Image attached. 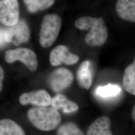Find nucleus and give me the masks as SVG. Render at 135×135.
I'll use <instances>...</instances> for the list:
<instances>
[{
  "instance_id": "6",
  "label": "nucleus",
  "mask_w": 135,
  "mask_h": 135,
  "mask_svg": "<svg viewBox=\"0 0 135 135\" xmlns=\"http://www.w3.org/2000/svg\"><path fill=\"white\" fill-rule=\"evenodd\" d=\"M4 31L7 43H12L16 46L28 42L30 37V30L24 20H19L17 24L7 27Z\"/></svg>"
},
{
  "instance_id": "20",
  "label": "nucleus",
  "mask_w": 135,
  "mask_h": 135,
  "mask_svg": "<svg viewBox=\"0 0 135 135\" xmlns=\"http://www.w3.org/2000/svg\"><path fill=\"white\" fill-rule=\"evenodd\" d=\"M5 77V74L3 69L0 66V93L3 90V82Z\"/></svg>"
},
{
  "instance_id": "2",
  "label": "nucleus",
  "mask_w": 135,
  "mask_h": 135,
  "mask_svg": "<svg viewBox=\"0 0 135 135\" xmlns=\"http://www.w3.org/2000/svg\"><path fill=\"white\" fill-rule=\"evenodd\" d=\"M30 123L37 129L43 131H51L60 125L62 117L58 111L48 107H36L27 112Z\"/></svg>"
},
{
  "instance_id": "10",
  "label": "nucleus",
  "mask_w": 135,
  "mask_h": 135,
  "mask_svg": "<svg viewBox=\"0 0 135 135\" xmlns=\"http://www.w3.org/2000/svg\"><path fill=\"white\" fill-rule=\"evenodd\" d=\"M93 69L90 61L83 62L78 68L76 78L80 87L88 90L92 86L93 80Z\"/></svg>"
},
{
  "instance_id": "21",
  "label": "nucleus",
  "mask_w": 135,
  "mask_h": 135,
  "mask_svg": "<svg viewBox=\"0 0 135 135\" xmlns=\"http://www.w3.org/2000/svg\"><path fill=\"white\" fill-rule=\"evenodd\" d=\"M132 118L134 120L135 122V106L133 107L132 112Z\"/></svg>"
},
{
  "instance_id": "11",
  "label": "nucleus",
  "mask_w": 135,
  "mask_h": 135,
  "mask_svg": "<svg viewBox=\"0 0 135 135\" xmlns=\"http://www.w3.org/2000/svg\"><path fill=\"white\" fill-rule=\"evenodd\" d=\"M111 122L108 116H102L94 121L87 131V135H113Z\"/></svg>"
},
{
  "instance_id": "5",
  "label": "nucleus",
  "mask_w": 135,
  "mask_h": 135,
  "mask_svg": "<svg viewBox=\"0 0 135 135\" xmlns=\"http://www.w3.org/2000/svg\"><path fill=\"white\" fill-rule=\"evenodd\" d=\"M72 72L65 68H60L51 73L47 82L54 92H62L70 87L74 81Z\"/></svg>"
},
{
  "instance_id": "4",
  "label": "nucleus",
  "mask_w": 135,
  "mask_h": 135,
  "mask_svg": "<svg viewBox=\"0 0 135 135\" xmlns=\"http://www.w3.org/2000/svg\"><path fill=\"white\" fill-rule=\"evenodd\" d=\"M5 60L9 64L20 61L24 64L31 72H34L38 68V60L36 54L32 50L26 48L9 50L5 53Z\"/></svg>"
},
{
  "instance_id": "12",
  "label": "nucleus",
  "mask_w": 135,
  "mask_h": 135,
  "mask_svg": "<svg viewBox=\"0 0 135 135\" xmlns=\"http://www.w3.org/2000/svg\"><path fill=\"white\" fill-rule=\"evenodd\" d=\"M116 10L121 19L135 23V0H118Z\"/></svg>"
},
{
  "instance_id": "7",
  "label": "nucleus",
  "mask_w": 135,
  "mask_h": 135,
  "mask_svg": "<svg viewBox=\"0 0 135 135\" xmlns=\"http://www.w3.org/2000/svg\"><path fill=\"white\" fill-rule=\"evenodd\" d=\"M18 0H0V22L7 27L17 24L19 20Z\"/></svg>"
},
{
  "instance_id": "17",
  "label": "nucleus",
  "mask_w": 135,
  "mask_h": 135,
  "mask_svg": "<svg viewBox=\"0 0 135 135\" xmlns=\"http://www.w3.org/2000/svg\"><path fill=\"white\" fill-rule=\"evenodd\" d=\"M121 92V88L117 85L108 84L104 86H100L97 88L96 93L103 98H109L118 95Z\"/></svg>"
},
{
  "instance_id": "13",
  "label": "nucleus",
  "mask_w": 135,
  "mask_h": 135,
  "mask_svg": "<svg viewBox=\"0 0 135 135\" xmlns=\"http://www.w3.org/2000/svg\"><path fill=\"white\" fill-rule=\"evenodd\" d=\"M51 105L55 110H61L64 113L70 114L79 110L77 103L69 100L62 94H57L52 99Z\"/></svg>"
},
{
  "instance_id": "15",
  "label": "nucleus",
  "mask_w": 135,
  "mask_h": 135,
  "mask_svg": "<svg viewBox=\"0 0 135 135\" xmlns=\"http://www.w3.org/2000/svg\"><path fill=\"white\" fill-rule=\"evenodd\" d=\"M0 135H26L23 128L9 119L0 120Z\"/></svg>"
},
{
  "instance_id": "9",
  "label": "nucleus",
  "mask_w": 135,
  "mask_h": 135,
  "mask_svg": "<svg viewBox=\"0 0 135 135\" xmlns=\"http://www.w3.org/2000/svg\"><path fill=\"white\" fill-rule=\"evenodd\" d=\"M52 98L45 90H39L22 94L19 102L22 105L31 104L37 107H48L51 104Z\"/></svg>"
},
{
  "instance_id": "16",
  "label": "nucleus",
  "mask_w": 135,
  "mask_h": 135,
  "mask_svg": "<svg viewBox=\"0 0 135 135\" xmlns=\"http://www.w3.org/2000/svg\"><path fill=\"white\" fill-rule=\"evenodd\" d=\"M29 12L34 13L39 10L48 9L55 3V0H24Z\"/></svg>"
},
{
  "instance_id": "8",
  "label": "nucleus",
  "mask_w": 135,
  "mask_h": 135,
  "mask_svg": "<svg viewBox=\"0 0 135 135\" xmlns=\"http://www.w3.org/2000/svg\"><path fill=\"white\" fill-rule=\"evenodd\" d=\"M79 57L72 53L67 47L58 45L54 48L50 55V61L52 66L56 67L65 64L66 65H73L77 63Z\"/></svg>"
},
{
  "instance_id": "19",
  "label": "nucleus",
  "mask_w": 135,
  "mask_h": 135,
  "mask_svg": "<svg viewBox=\"0 0 135 135\" xmlns=\"http://www.w3.org/2000/svg\"><path fill=\"white\" fill-rule=\"evenodd\" d=\"M7 43L5 39L4 29L0 28V49L4 47Z\"/></svg>"
},
{
  "instance_id": "14",
  "label": "nucleus",
  "mask_w": 135,
  "mask_h": 135,
  "mask_svg": "<svg viewBox=\"0 0 135 135\" xmlns=\"http://www.w3.org/2000/svg\"><path fill=\"white\" fill-rule=\"evenodd\" d=\"M123 87L128 93L135 96V58L126 68L123 76Z\"/></svg>"
},
{
  "instance_id": "18",
  "label": "nucleus",
  "mask_w": 135,
  "mask_h": 135,
  "mask_svg": "<svg viewBox=\"0 0 135 135\" xmlns=\"http://www.w3.org/2000/svg\"><path fill=\"white\" fill-rule=\"evenodd\" d=\"M57 135H85L76 124L69 122L60 126L57 131Z\"/></svg>"
},
{
  "instance_id": "3",
  "label": "nucleus",
  "mask_w": 135,
  "mask_h": 135,
  "mask_svg": "<svg viewBox=\"0 0 135 135\" xmlns=\"http://www.w3.org/2000/svg\"><path fill=\"white\" fill-rule=\"evenodd\" d=\"M62 25L59 15L51 14L44 17L41 26L39 42L44 48L51 47L57 39Z\"/></svg>"
},
{
  "instance_id": "1",
  "label": "nucleus",
  "mask_w": 135,
  "mask_h": 135,
  "mask_svg": "<svg viewBox=\"0 0 135 135\" xmlns=\"http://www.w3.org/2000/svg\"><path fill=\"white\" fill-rule=\"evenodd\" d=\"M77 29L90 32L85 37V42L92 47H100L106 43L108 31L103 18H99L84 16L78 18L75 22Z\"/></svg>"
}]
</instances>
